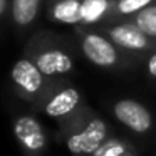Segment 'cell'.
<instances>
[{
    "instance_id": "cell-1",
    "label": "cell",
    "mask_w": 156,
    "mask_h": 156,
    "mask_svg": "<svg viewBox=\"0 0 156 156\" xmlns=\"http://www.w3.org/2000/svg\"><path fill=\"white\" fill-rule=\"evenodd\" d=\"M108 136V126L102 119H92L82 131L67 138V149L74 154L94 153L104 143Z\"/></svg>"
},
{
    "instance_id": "cell-2",
    "label": "cell",
    "mask_w": 156,
    "mask_h": 156,
    "mask_svg": "<svg viewBox=\"0 0 156 156\" xmlns=\"http://www.w3.org/2000/svg\"><path fill=\"white\" fill-rule=\"evenodd\" d=\"M114 114L122 124L136 133H144L151 128V114L143 104L133 99H122L114 106Z\"/></svg>"
},
{
    "instance_id": "cell-3",
    "label": "cell",
    "mask_w": 156,
    "mask_h": 156,
    "mask_svg": "<svg viewBox=\"0 0 156 156\" xmlns=\"http://www.w3.org/2000/svg\"><path fill=\"white\" fill-rule=\"evenodd\" d=\"M82 51L92 64L101 66V67H109V66L116 64V59H118V52H116L114 45L99 34L86 35L82 41Z\"/></svg>"
},
{
    "instance_id": "cell-4",
    "label": "cell",
    "mask_w": 156,
    "mask_h": 156,
    "mask_svg": "<svg viewBox=\"0 0 156 156\" xmlns=\"http://www.w3.org/2000/svg\"><path fill=\"white\" fill-rule=\"evenodd\" d=\"M14 133L24 148L29 151H41L45 146V134L41 122L32 116H20L14 124Z\"/></svg>"
},
{
    "instance_id": "cell-5",
    "label": "cell",
    "mask_w": 156,
    "mask_h": 156,
    "mask_svg": "<svg viewBox=\"0 0 156 156\" xmlns=\"http://www.w3.org/2000/svg\"><path fill=\"white\" fill-rule=\"evenodd\" d=\"M12 81L22 87L25 92L29 94H34V92L41 91L42 84H44V77H42V72L39 71L37 64L27 61V59H22V61L15 62V66L12 67Z\"/></svg>"
},
{
    "instance_id": "cell-6",
    "label": "cell",
    "mask_w": 156,
    "mask_h": 156,
    "mask_svg": "<svg viewBox=\"0 0 156 156\" xmlns=\"http://www.w3.org/2000/svg\"><path fill=\"white\" fill-rule=\"evenodd\" d=\"M109 35L118 45L133 51H141L148 45V37L139 30L138 25H116L111 29Z\"/></svg>"
},
{
    "instance_id": "cell-7",
    "label": "cell",
    "mask_w": 156,
    "mask_h": 156,
    "mask_svg": "<svg viewBox=\"0 0 156 156\" xmlns=\"http://www.w3.org/2000/svg\"><path fill=\"white\" fill-rule=\"evenodd\" d=\"M79 101H81V96H79L77 89L74 87H66L61 92L54 96L51 101L45 106V112L51 118H62V116L72 112L77 108Z\"/></svg>"
},
{
    "instance_id": "cell-8",
    "label": "cell",
    "mask_w": 156,
    "mask_h": 156,
    "mask_svg": "<svg viewBox=\"0 0 156 156\" xmlns=\"http://www.w3.org/2000/svg\"><path fill=\"white\" fill-rule=\"evenodd\" d=\"M37 67L44 76L64 74L72 69V59L61 51H47L37 57Z\"/></svg>"
},
{
    "instance_id": "cell-9",
    "label": "cell",
    "mask_w": 156,
    "mask_h": 156,
    "mask_svg": "<svg viewBox=\"0 0 156 156\" xmlns=\"http://www.w3.org/2000/svg\"><path fill=\"white\" fill-rule=\"evenodd\" d=\"M52 17L61 24H77L82 22V2L79 0H61L54 5Z\"/></svg>"
},
{
    "instance_id": "cell-10",
    "label": "cell",
    "mask_w": 156,
    "mask_h": 156,
    "mask_svg": "<svg viewBox=\"0 0 156 156\" xmlns=\"http://www.w3.org/2000/svg\"><path fill=\"white\" fill-rule=\"evenodd\" d=\"M41 0H14L12 2V17L19 25H29L37 17Z\"/></svg>"
},
{
    "instance_id": "cell-11",
    "label": "cell",
    "mask_w": 156,
    "mask_h": 156,
    "mask_svg": "<svg viewBox=\"0 0 156 156\" xmlns=\"http://www.w3.org/2000/svg\"><path fill=\"white\" fill-rule=\"evenodd\" d=\"M108 9V0H84L82 2V22L84 24H94L106 14Z\"/></svg>"
},
{
    "instance_id": "cell-12",
    "label": "cell",
    "mask_w": 156,
    "mask_h": 156,
    "mask_svg": "<svg viewBox=\"0 0 156 156\" xmlns=\"http://www.w3.org/2000/svg\"><path fill=\"white\" fill-rule=\"evenodd\" d=\"M136 25L146 35L156 37V5H149V7L143 9L141 12H138Z\"/></svg>"
},
{
    "instance_id": "cell-13",
    "label": "cell",
    "mask_w": 156,
    "mask_h": 156,
    "mask_svg": "<svg viewBox=\"0 0 156 156\" xmlns=\"http://www.w3.org/2000/svg\"><path fill=\"white\" fill-rule=\"evenodd\" d=\"M124 143L119 139H109L104 141L92 154L94 156H124Z\"/></svg>"
},
{
    "instance_id": "cell-14",
    "label": "cell",
    "mask_w": 156,
    "mask_h": 156,
    "mask_svg": "<svg viewBox=\"0 0 156 156\" xmlns=\"http://www.w3.org/2000/svg\"><path fill=\"white\" fill-rule=\"evenodd\" d=\"M151 0H121L118 4V10L121 14H134V12H141L143 9L149 7Z\"/></svg>"
},
{
    "instance_id": "cell-15",
    "label": "cell",
    "mask_w": 156,
    "mask_h": 156,
    "mask_svg": "<svg viewBox=\"0 0 156 156\" xmlns=\"http://www.w3.org/2000/svg\"><path fill=\"white\" fill-rule=\"evenodd\" d=\"M148 72H149V76L156 77V54L148 61Z\"/></svg>"
},
{
    "instance_id": "cell-16",
    "label": "cell",
    "mask_w": 156,
    "mask_h": 156,
    "mask_svg": "<svg viewBox=\"0 0 156 156\" xmlns=\"http://www.w3.org/2000/svg\"><path fill=\"white\" fill-rule=\"evenodd\" d=\"M7 9V0H0V14H4Z\"/></svg>"
}]
</instances>
